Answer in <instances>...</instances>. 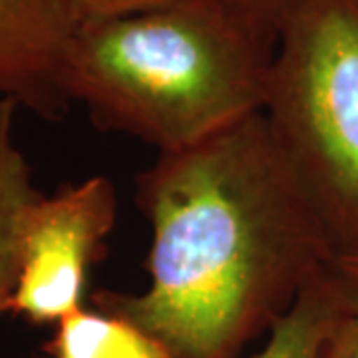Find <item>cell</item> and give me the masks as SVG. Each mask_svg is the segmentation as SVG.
I'll return each mask as SVG.
<instances>
[{
	"label": "cell",
	"mask_w": 358,
	"mask_h": 358,
	"mask_svg": "<svg viewBox=\"0 0 358 358\" xmlns=\"http://www.w3.org/2000/svg\"><path fill=\"white\" fill-rule=\"evenodd\" d=\"M136 201L152 225L150 287L92 301L171 358H241L334 255L263 112L159 152Z\"/></svg>",
	"instance_id": "6da1fadb"
},
{
	"label": "cell",
	"mask_w": 358,
	"mask_h": 358,
	"mask_svg": "<svg viewBox=\"0 0 358 358\" xmlns=\"http://www.w3.org/2000/svg\"><path fill=\"white\" fill-rule=\"evenodd\" d=\"M273 56L219 0H171L78 24L62 82L96 128L176 152L263 112Z\"/></svg>",
	"instance_id": "7a4b0ae2"
},
{
	"label": "cell",
	"mask_w": 358,
	"mask_h": 358,
	"mask_svg": "<svg viewBox=\"0 0 358 358\" xmlns=\"http://www.w3.org/2000/svg\"><path fill=\"white\" fill-rule=\"evenodd\" d=\"M263 114L334 255L358 251L357 0L296 6L275 48Z\"/></svg>",
	"instance_id": "3957f363"
},
{
	"label": "cell",
	"mask_w": 358,
	"mask_h": 358,
	"mask_svg": "<svg viewBox=\"0 0 358 358\" xmlns=\"http://www.w3.org/2000/svg\"><path fill=\"white\" fill-rule=\"evenodd\" d=\"M115 221L117 192L103 176L42 193L26 213L8 313L32 324H56L84 307L90 268L108 255Z\"/></svg>",
	"instance_id": "277c9868"
},
{
	"label": "cell",
	"mask_w": 358,
	"mask_h": 358,
	"mask_svg": "<svg viewBox=\"0 0 358 358\" xmlns=\"http://www.w3.org/2000/svg\"><path fill=\"white\" fill-rule=\"evenodd\" d=\"M76 26L66 0H0V102L62 120L72 106L62 78Z\"/></svg>",
	"instance_id": "5b68a950"
},
{
	"label": "cell",
	"mask_w": 358,
	"mask_h": 358,
	"mask_svg": "<svg viewBox=\"0 0 358 358\" xmlns=\"http://www.w3.org/2000/svg\"><path fill=\"white\" fill-rule=\"evenodd\" d=\"M18 106L0 102V317L8 313L18 275L20 243L28 209L38 199L32 171L14 138Z\"/></svg>",
	"instance_id": "8992f818"
},
{
	"label": "cell",
	"mask_w": 358,
	"mask_h": 358,
	"mask_svg": "<svg viewBox=\"0 0 358 358\" xmlns=\"http://www.w3.org/2000/svg\"><path fill=\"white\" fill-rule=\"evenodd\" d=\"M42 358H171L134 322L102 308H78L42 346Z\"/></svg>",
	"instance_id": "52a82bcc"
},
{
	"label": "cell",
	"mask_w": 358,
	"mask_h": 358,
	"mask_svg": "<svg viewBox=\"0 0 358 358\" xmlns=\"http://www.w3.org/2000/svg\"><path fill=\"white\" fill-rule=\"evenodd\" d=\"M343 313L341 293L324 268L275 322L267 345L251 358H320L322 346Z\"/></svg>",
	"instance_id": "ba28073f"
},
{
	"label": "cell",
	"mask_w": 358,
	"mask_h": 358,
	"mask_svg": "<svg viewBox=\"0 0 358 358\" xmlns=\"http://www.w3.org/2000/svg\"><path fill=\"white\" fill-rule=\"evenodd\" d=\"M241 22L249 26L257 36L273 48L281 36L282 26L293 16L303 0H219Z\"/></svg>",
	"instance_id": "9c48e42d"
},
{
	"label": "cell",
	"mask_w": 358,
	"mask_h": 358,
	"mask_svg": "<svg viewBox=\"0 0 358 358\" xmlns=\"http://www.w3.org/2000/svg\"><path fill=\"white\" fill-rule=\"evenodd\" d=\"M171 0H66L76 24L114 18L122 14L140 13L154 6H162Z\"/></svg>",
	"instance_id": "30bf717a"
},
{
	"label": "cell",
	"mask_w": 358,
	"mask_h": 358,
	"mask_svg": "<svg viewBox=\"0 0 358 358\" xmlns=\"http://www.w3.org/2000/svg\"><path fill=\"white\" fill-rule=\"evenodd\" d=\"M327 273L336 285L346 310L358 313V251L334 255Z\"/></svg>",
	"instance_id": "8fae6325"
},
{
	"label": "cell",
	"mask_w": 358,
	"mask_h": 358,
	"mask_svg": "<svg viewBox=\"0 0 358 358\" xmlns=\"http://www.w3.org/2000/svg\"><path fill=\"white\" fill-rule=\"evenodd\" d=\"M320 358H358V313L345 308L322 346Z\"/></svg>",
	"instance_id": "7c38bea8"
},
{
	"label": "cell",
	"mask_w": 358,
	"mask_h": 358,
	"mask_svg": "<svg viewBox=\"0 0 358 358\" xmlns=\"http://www.w3.org/2000/svg\"><path fill=\"white\" fill-rule=\"evenodd\" d=\"M357 2H358V0H357Z\"/></svg>",
	"instance_id": "4fadbf2b"
}]
</instances>
